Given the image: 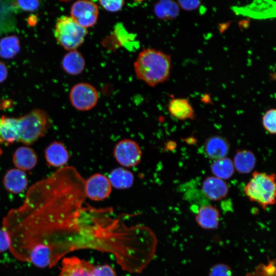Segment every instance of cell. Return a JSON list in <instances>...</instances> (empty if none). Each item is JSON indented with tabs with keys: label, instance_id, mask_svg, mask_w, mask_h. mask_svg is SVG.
<instances>
[{
	"label": "cell",
	"instance_id": "cell-1",
	"mask_svg": "<svg viewBox=\"0 0 276 276\" xmlns=\"http://www.w3.org/2000/svg\"><path fill=\"white\" fill-rule=\"evenodd\" d=\"M85 180L64 166L33 184L10 213L11 251L21 259L50 261L67 250L85 208Z\"/></svg>",
	"mask_w": 276,
	"mask_h": 276
},
{
	"label": "cell",
	"instance_id": "cell-2",
	"mask_svg": "<svg viewBox=\"0 0 276 276\" xmlns=\"http://www.w3.org/2000/svg\"><path fill=\"white\" fill-rule=\"evenodd\" d=\"M50 125L47 113L39 109L18 118L0 116V143L30 145L45 134Z\"/></svg>",
	"mask_w": 276,
	"mask_h": 276
},
{
	"label": "cell",
	"instance_id": "cell-3",
	"mask_svg": "<svg viewBox=\"0 0 276 276\" xmlns=\"http://www.w3.org/2000/svg\"><path fill=\"white\" fill-rule=\"evenodd\" d=\"M136 77L150 86L166 81L171 69V56L152 48L143 50L134 62Z\"/></svg>",
	"mask_w": 276,
	"mask_h": 276
},
{
	"label": "cell",
	"instance_id": "cell-4",
	"mask_svg": "<svg viewBox=\"0 0 276 276\" xmlns=\"http://www.w3.org/2000/svg\"><path fill=\"white\" fill-rule=\"evenodd\" d=\"M244 191L251 201L258 203L265 210L275 202V175L255 171Z\"/></svg>",
	"mask_w": 276,
	"mask_h": 276
},
{
	"label": "cell",
	"instance_id": "cell-5",
	"mask_svg": "<svg viewBox=\"0 0 276 276\" xmlns=\"http://www.w3.org/2000/svg\"><path fill=\"white\" fill-rule=\"evenodd\" d=\"M87 33V29L79 25L71 16H61L56 21L55 37L58 43L68 51L79 47Z\"/></svg>",
	"mask_w": 276,
	"mask_h": 276
},
{
	"label": "cell",
	"instance_id": "cell-6",
	"mask_svg": "<svg viewBox=\"0 0 276 276\" xmlns=\"http://www.w3.org/2000/svg\"><path fill=\"white\" fill-rule=\"evenodd\" d=\"M99 94L96 88L87 83H79L72 88L70 100L72 105L80 111H87L97 104Z\"/></svg>",
	"mask_w": 276,
	"mask_h": 276
},
{
	"label": "cell",
	"instance_id": "cell-7",
	"mask_svg": "<svg viewBox=\"0 0 276 276\" xmlns=\"http://www.w3.org/2000/svg\"><path fill=\"white\" fill-rule=\"evenodd\" d=\"M113 155L117 162L125 167H132L140 163L142 151L139 144L133 140L124 139L115 146Z\"/></svg>",
	"mask_w": 276,
	"mask_h": 276
},
{
	"label": "cell",
	"instance_id": "cell-8",
	"mask_svg": "<svg viewBox=\"0 0 276 276\" xmlns=\"http://www.w3.org/2000/svg\"><path fill=\"white\" fill-rule=\"evenodd\" d=\"M71 17L80 26L87 29L94 26L99 16L98 5L90 1L75 2L71 8Z\"/></svg>",
	"mask_w": 276,
	"mask_h": 276
},
{
	"label": "cell",
	"instance_id": "cell-9",
	"mask_svg": "<svg viewBox=\"0 0 276 276\" xmlns=\"http://www.w3.org/2000/svg\"><path fill=\"white\" fill-rule=\"evenodd\" d=\"M111 191V185L106 176L96 173L85 180L86 196L92 200L100 201L107 198Z\"/></svg>",
	"mask_w": 276,
	"mask_h": 276
},
{
	"label": "cell",
	"instance_id": "cell-10",
	"mask_svg": "<svg viewBox=\"0 0 276 276\" xmlns=\"http://www.w3.org/2000/svg\"><path fill=\"white\" fill-rule=\"evenodd\" d=\"M234 11L239 14L256 19L275 17V3L272 1H258L242 7H235Z\"/></svg>",
	"mask_w": 276,
	"mask_h": 276
},
{
	"label": "cell",
	"instance_id": "cell-11",
	"mask_svg": "<svg viewBox=\"0 0 276 276\" xmlns=\"http://www.w3.org/2000/svg\"><path fill=\"white\" fill-rule=\"evenodd\" d=\"M94 266L77 257L63 259L59 276H93Z\"/></svg>",
	"mask_w": 276,
	"mask_h": 276
},
{
	"label": "cell",
	"instance_id": "cell-12",
	"mask_svg": "<svg viewBox=\"0 0 276 276\" xmlns=\"http://www.w3.org/2000/svg\"><path fill=\"white\" fill-rule=\"evenodd\" d=\"M202 190L209 199L219 201L225 198L229 191L227 183L215 176H208L202 182Z\"/></svg>",
	"mask_w": 276,
	"mask_h": 276
},
{
	"label": "cell",
	"instance_id": "cell-13",
	"mask_svg": "<svg viewBox=\"0 0 276 276\" xmlns=\"http://www.w3.org/2000/svg\"><path fill=\"white\" fill-rule=\"evenodd\" d=\"M203 150L209 158L216 160L226 157L229 150L227 140L220 135H213L207 139Z\"/></svg>",
	"mask_w": 276,
	"mask_h": 276
},
{
	"label": "cell",
	"instance_id": "cell-14",
	"mask_svg": "<svg viewBox=\"0 0 276 276\" xmlns=\"http://www.w3.org/2000/svg\"><path fill=\"white\" fill-rule=\"evenodd\" d=\"M168 110L173 117L178 120L195 118L194 109L187 98H173L168 104Z\"/></svg>",
	"mask_w": 276,
	"mask_h": 276
},
{
	"label": "cell",
	"instance_id": "cell-15",
	"mask_svg": "<svg viewBox=\"0 0 276 276\" xmlns=\"http://www.w3.org/2000/svg\"><path fill=\"white\" fill-rule=\"evenodd\" d=\"M3 183L9 192L15 194L19 193L27 188V176L24 171L18 169H12L6 173Z\"/></svg>",
	"mask_w": 276,
	"mask_h": 276
},
{
	"label": "cell",
	"instance_id": "cell-16",
	"mask_svg": "<svg viewBox=\"0 0 276 276\" xmlns=\"http://www.w3.org/2000/svg\"><path fill=\"white\" fill-rule=\"evenodd\" d=\"M47 163L54 167H63L68 162L69 154L65 147L60 142L51 143L45 150Z\"/></svg>",
	"mask_w": 276,
	"mask_h": 276
},
{
	"label": "cell",
	"instance_id": "cell-17",
	"mask_svg": "<svg viewBox=\"0 0 276 276\" xmlns=\"http://www.w3.org/2000/svg\"><path fill=\"white\" fill-rule=\"evenodd\" d=\"M197 224L204 229L217 228L220 220V213L217 208L211 205H203L199 208L195 216Z\"/></svg>",
	"mask_w": 276,
	"mask_h": 276
},
{
	"label": "cell",
	"instance_id": "cell-18",
	"mask_svg": "<svg viewBox=\"0 0 276 276\" xmlns=\"http://www.w3.org/2000/svg\"><path fill=\"white\" fill-rule=\"evenodd\" d=\"M13 161L17 169L23 171H28L32 169L36 166L37 156L32 149L22 146L15 150Z\"/></svg>",
	"mask_w": 276,
	"mask_h": 276
},
{
	"label": "cell",
	"instance_id": "cell-19",
	"mask_svg": "<svg viewBox=\"0 0 276 276\" xmlns=\"http://www.w3.org/2000/svg\"><path fill=\"white\" fill-rule=\"evenodd\" d=\"M62 66L67 74L77 75L81 74L84 69L85 61L82 54L75 50L69 51L64 56Z\"/></svg>",
	"mask_w": 276,
	"mask_h": 276
},
{
	"label": "cell",
	"instance_id": "cell-20",
	"mask_svg": "<svg viewBox=\"0 0 276 276\" xmlns=\"http://www.w3.org/2000/svg\"><path fill=\"white\" fill-rule=\"evenodd\" d=\"M256 162V157L254 153L245 149L238 150L233 161L236 171L242 174H247L252 171Z\"/></svg>",
	"mask_w": 276,
	"mask_h": 276
},
{
	"label": "cell",
	"instance_id": "cell-21",
	"mask_svg": "<svg viewBox=\"0 0 276 276\" xmlns=\"http://www.w3.org/2000/svg\"><path fill=\"white\" fill-rule=\"evenodd\" d=\"M111 186L118 189H126L130 188L134 181L133 174L123 168L112 170L108 177Z\"/></svg>",
	"mask_w": 276,
	"mask_h": 276
},
{
	"label": "cell",
	"instance_id": "cell-22",
	"mask_svg": "<svg viewBox=\"0 0 276 276\" xmlns=\"http://www.w3.org/2000/svg\"><path fill=\"white\" fill-rule=\"evenodd\" d=\"M211 170L214 176L226 180L233 175L235 168L233 160L225 157L214 160L211 166Z\"/></svg>",
	"mask_w": 276,
	"mask_h": 276
},
{
	"label": "cell",
	"instance_id": "cell-23",
	"mask_svg": "<svg viewBox=\"0 0 276 276\" xmlns=\"http://www.w3.org/2000/svg\"><path fill=\"white\" fill-rule=\"evenodd\" d=\"M20 49L19 40L15 35L6 36L0 40V57L4 59L13 58Z\"/></svg>",
	"mask_w": 276,
	"mask_h": 276
},
{
	"label": "cell",
	"instance_id": "cell-24",
	"mask_svg": "<svg viewBox=\"0 0 276 276\" xmlns=\"http://www.w3.org/2000/svg\"><path fill=\"white\" fill-rule=\"evenodd\" d=\"M179 7L177 3L172 1H163L154 7V13L160 19H172L178 15Z\"/></svg>",
	"mask_w": 276,
	"mask_h": 276
},
{
	"label": "cell",
	"instance_id": "cell-25",
	"mask_svg": "<svg viewBox=\"0 0 276 276\" xmlns=\"http://www.w3.org/2000/svg\"><path fill=\"white\" fill-rule=\"evenodd\" d=\"M264 128L270 134L276 133V110L271 108L267 110L262 118Z\"/></svg>",
	"mask_w": 276,
	"mask_h": 276
},
{
	"label": "cell",
	"instance_id": "cell-26",
	"mask_svg": "<svg viewBox=\"0 0 276 276\" xmlns=\"http://www.w3.org/2000/svg\"><path fill=\"white\" fill-rule=\"evenodd\" d=\"M209 276H233V273L229 266L220 263L211 268Z\"/></svg>",
	"mask_w": 276,
	"mask_h": 276
},
{
	"label": "cell",
	"instance_id": "cell-27",
	"mask_svg": "<svg viewBox=\"0 0 276 276\" xmlns=\"http://www.w3.org/2000/svg\"><path fill=\"white\" fill-rule=\"evenodd\" d=\"M101 6L106 10L110 12L119 11L123 7L125 2L119 1H100Z\"/></svg>",
	"mask_w": 276,
	"mask_h": 276
},
{
	"label": "cell",
	"instance_id": "cell-28",
	"mask_svg": "<svg viewBox=\"0 0 276 276\" xmlns=\"http://www.w3.org/2000/svg\"><path fill=\"white\" fill-rule=\"evenodd\" d=\"M93 276H117V274L110 266L104 264L94 267Z\"/></svg>",
	"mask_w": 276,
	"mask_h": 276
},
{
	"label": "cell",
	"instance_id": "cell-29",
	"mask_svg": "<svg viewBox=\"0 0 276 276\" xmlns=\"http://www.w3.org/2000/svg\"><path fill=\"white\" fill-rule=\"evenodd\" d=\"M256 271L258 276H275L274 261H269L267 265H260Z\"/></svg>",
	"mask_w": 276,
	"mask_h": 276
},
{
	"label": "cell",
	"instance_id": "cell-30",
	"mask_svg": "<svg viewBox=\"0 0 276 276\" xmlns=\"http://www.w3.org/2000/svg\"><path fill=\"white\" fill-rule=\"evenodd\" d=\"M15 5L25 11H33L38 9L39 6L38 1H17L15 2Z\"/></svg>",
	"mask_w": 276,
	"mask_h": 276
},
{
	"label": "cell",
	"instance_id": "cell-31",
	"mask_svg": "<svg viewBox=\"0 0 276 276\" xmlns=\"http://www.w3.org/2000/svg\"><path fill=\"white\" fill-rule=\"evenodd\" d=\"M11 240L8 233L4 227L0 228V253L10 249Z\"/></svg>",
	"mask_w": 276,
	"mask_h": 276
},
{
	"label": "cell",
	"instance_id": "cell-32",
	"mask_svg": "<svg viewBox=\"0 0 276 276\" xmlns=\"http://www.w3.org/2000/svg\"><path fill=\"white\" fill-rule=\"evenodd\" d=\"M200 1H178L177 4L185 11H193L197 9L201 5Z\"/></svg>",
	"mask_w": 276,
	"mask_h": 276
},
{
	"label": "cell",
	"instance_id": "cell-33",
	"mask_svg": "<svg viewBox=\"0 0 276 276\" xmlns=\"http://www.w3.org/2000/svg\"><path fill=\"white\" fill-rule=\"evenodd\" d=\"M8 76V70L4 63L0 60V83L4 82Z\"/></svg>",
	"mask_w": 276,
	"mask_h": 276
},
{
	"label": "cell",
	"instance_id": "cell-34",
	"mask_svg": "<svg viewBox=\"0 0 276 276\" xmlns=\"http://www.w3.org/2000/svg\"><path fill=\"white\" fill-rule=\"evenodd\" d=\"M2 153H3V151H2V149H1V148L0 147V156H1Z\"/></svg>",
	"mask_w": 276,
	"mask_h": 276
}]
</instances>
